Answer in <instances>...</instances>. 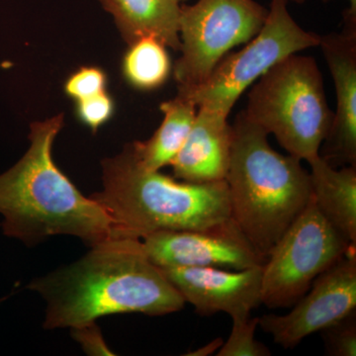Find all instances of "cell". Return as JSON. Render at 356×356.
<instances>
[{
	"instance_id": "ac0fdd59",
	"label": "cell",
	"mask_w": 356,
	"mask_h": 356,
	"mask_svg": "<svg viewBox=\"0 0 356 356\" xmlns=\"http://www.w3.org/2000/svg\"><path fill=\"white\" fill-rule=\"evenodd\" d=\"M259 318L233 320L231 334L218 350V356H269L270 350L254 334Z\"/></svg>"
},
{
	"instance_id": "d6986e66",
	"label": "cell",
	"mask_w": 356,
	"mask_h": 356,
	"mask_svg": "<svg viewBox=\"0 0 356 356\" xmlns=\"http://www.w3.org/2000/svg\"><path fill=\"white\" fill-rule=\"evenodd\" d=\"M322 334L327 355H356L355 312L331 327L323 330Z\"/></svg>"
},
{
	"instance_id": "ffe728a7",
	"label": "cell",
	"mask_w": 356,
	"mask_h": 356,
	"mask_svg": "<svg viewBox=\"0 0 356 356\" xmlns=\"http://www.w3.org/2000/svg\"><path fill=\"white\" fill-rule=\"evenodd\" d=\"M106 74L99 67H83L74 72L65 83V95L81 100L106 90Z\"/></svg>"
},
{
	"instance_id": "4fadbf2b",
	"label": "cell",
	"mask_w": 356,
	"mask_h": 356,
	"mask_svg": "<svg viewBox=\"0 0 356 356\" xmlns=\"http://www.w3.org/2000/svg\"><path fill=\"white\" fill-rule=\"evenodd\" d=\"M228 117L217 110L198 107L191 132L170 163L175 178L191 184L226 179L234 139Z\"/></svg>"
},
{
	"instance_id": "ba28073f",
	"label": "cell",
	"mask_w": 356,
	"mask_h": 356,
	"mask_svg": "<svg viewBox=\"0 0 356 356\" xmlns=\"http://www.w3.org/2000/svg\"><path fill=\"white\" fill-rule=\"evenodd\" d=\"M267 14L268 9L254 0H198L181 6V57L173 70L177 92L203 83L232 49L261 31Z\"/></svg>"
},
{
	"instance_id": "5bb4252c",
	"label": "cell",
	"mask_w": 356,
	"mask_h": 356,
	"mask_svg": "<svg viewBox=\"0 0 356 356\" xmlns=\"http://www.w3.org/2000/svg\"><path fill=\"white\" fill-rule=\"evenodd\" d=\"M113 16L122 38L129 44L154 37L168 48L180 51V4L172 0H99Z\"/></svg>"
},
{
	"instance_id": "5b68a950",
	"label": "cell",
	"mask_w": 356,
	"mask_h": 356,
	"mask_svg": "<svg viewBox=\"0 0 356 356\" xmlns=\"http://www.w3.org/2000/svg\"><path fill=\"white\" fill-rule=\"evenodd\" d=\"M243 111L268 135L273 134L288 154L307 163L318 156L334 119L317 62L297 54L259 77Z\"/></svg>"
},
{
	"instance_id": "8992f818",
	"label": "cell",
	"mask_w": 356,
	"mask_h": 356,
	"mask_svg": "<svg viewBox=\"0 0 356 356\" xmlns=\"http://www.w3.org/2000/svg\"><path fill=\"white\" fill-rule=\"evenodd\" d=\"M289 0H271L261 31L242 50L227 54L200 86L177 92L197 107L229 115L243 91L288 56L318 47L321 35L305 31L288 10Z\"/></svg>"
},
{
	"instance_id": "7402d4cb",
	"label": "cell",
	"mask_w": 356,
	"mask_h": 356,
	"mask_svg": "<svg viewBox=\"0 0 356 356\" xmlns=\"http://www.w3.org/2000/svg\"><path fill=\"white\" fill-rule=\"evenodd\" d=\"M72 336L77 339L90 355H112L103 341L99 330L95 323L83 325V327L72 329Z\"/></svg>"
},
{
	"instance_id": "6da1fadb",
	"label": "cell",
	"mask_w": 356,
	"mask_h": 356,
	"mask_svg": "<svg viewBox=\"0 0 356 356\" xmlns=\"http://www.w3.org/2000/svg\"><path fill=\"white\" fill-rule=\"evenodd\" d=\"M47 302L44 329L76 327L113 314L163 316L184 309V299L142 242L124 238L91 248L72 266L32 281Z\"/></svg>"
},
{
	"instance_id": "e0dca14e",
	"label": "cell",
	"mask_w": 356,
	"mask_h": 356,
	"mask_svg": "<svg viewBox=\"0 0 356 356\" xmlns=\"http://www.w3.org/2000/svg\"><path fill=\"white\" fill-rule=\"evenodd\" d=\"M168 47L154 37H145L129 44L124 56V76L140 90H154L165 83L172 72Z\"/></svg>"
},
{
	"instance_id": "3957f363",
	"label": "cell",
	"mask_w": 356,
	"mask_h": 356,
	"mask_svg": "<svg viewBox=\"0 0 356 356\" xmlns=\"http://www.w3.org/2000/svg\"><path fill=\"white\" fill-rule=\"evenodd\" d=\"M226 182L231 217L252 247L267 254L312 197L310 172L301 159L271 147L268 134L240 112Z\"/></svg>"
},
{
	"instance_id": "52a82bcc",
	"label": "cell",
	"mask_w": 356,
	"mask_h": 356,
	"mask_svg": "<svg viewBox=\"0 0 356 356\" xmlns=\"http://www.w3.org/2000/svg\"><path fill=\"white\" fill-rule=\"evenodd\" d=\"M351 247L356 245L330 224L311 197L267 254L262 266L261 303L269 309L294 305Z\"/></svg>"
},
{
	"instance_id": "44dd1931",
	"label": "cell",
	"mask_w": 356,
	"mask_h": 356,
	"mask_svg": "<svg viewBox=\"0 0 356 356\" xmlns=\"http://www.w3.org/2000/svg\"><path fill=\"white\" fill-rule=\"evenodd\" d=\"M114 102L106 90L84 99L77 100L76 113L79 120L96 132L110 120L114 113Z\"/></svg>"
},
{
	"instance_id": "9a60e30c",
	"label": "cell",
	"mask_w": 356,
	"mask_h": 356,
	"mask_svg": "<svg viewBox=\"0 0 356 356\" xmlns=\"http://www.w3.org/2000/svg\"><path fill=\"white\" fill-rule=\"evenodd\" d=\"M308 163L312 197L318 211L348 243L356 245V166L334 168L320 154Z\"/></svg>"
},
{
	"instance_id": "cb8c5ba5",
	"label": "cell",
	"mask_w": 356,
	"mask_h": 356,
	"mask_svg": "<svg viewBox=\"0 0 356 356\" xmlns=\"http://www.w3.org/2000/svg\"><path fill=\"white\" fill-rule=\"evenodd\" d=\"M324 2H329L331 0H323ZM350 1V8L344 13V19L356 21V0H348Z\"/></svg>"
},
{
	"instance_id": "d4e9b609",
	"label": "cell",
	"mask_w": 356,
	"mask_h": 356,
	"mask_svg": "<svg viewBox=\"0 0 356 356\" xmlns=\"http://www.w3.org/2000/svg\"><path fill=\"white\" fill-rule=\"evenodd\" d=\"M289 1L294 2V3L303 4L305 3L306 0H289Z\"/></svg>"
},
{
	"instance_id": "7a4b0ae2",
	"label": "cell",
	"mask_w": 356,
	"mask_h": 356,
	"mask_svg": "<svg viewBox=\"0 0 356 356\" xmlns=\"http://www.w3.org/2000/svg\"><path fill=\"white\" fill-rule=\"evenodd\" d=\"M63 126L64 114L33 122L29 149L15 165L0 175L4 235L30 245L47 236L70 235L91 248L129 238L106 210L83 196L54 163L51 149Z\"/></svg>"
},
{
	"instance_id": "484cf974",
	"label": "cell",
	"mask_w": 356,
	"mask_h": 356,
	"mask_svg": "<svg viewBox=\"0 0 356 356\" xmlns=\"http://www.w3.org/2000/svg\"><path fill=\"white\" fill-rule=\"evenodd\" d=\"M172 1L175 2V3L180 4L181 2L186 1V0H172Z\"/></svg>"
},
{
	"instance_id": "4316f807",
	"label": "cell",
	"mask_w": 356,
	"mask_h": 356,
	"mask_svg": "<svg viewBox=\"0 0 356 356\" xmlns=\"http://www.w3.org/2000/svg\"><path fill=\"white\" fill-rule=\"evenodd\" d=\"M1 302H2V300H0V303H1Z\"/></svg>"
},
{
	"instance_id": "2e32d148",
	"label": "cell",
	"mask_w": 356,
	"mask_h": 356,
	"mask_svg": "<svg viewBox=\"0 0 356 356\" xmlns=\"http://www.w3.org/2000/svg\"><path fill=\"white\" fill-rule=\"evenodd\" d=\"M159 109L163 120L158 130L145 142L132 143L136 159L147 170L170 165L191 132L198 107L188 98L177 95L161 103Z\"/></svg>"
},
{
	"instance_id": "8fae6325",
	"label": "cell",
	"mask_w": 356,
	"mask_h": 356,
	"mask_svg": "<svg viewBox=\"0 0 356 356\" xmlns=\"http://www.w3.org/2000/svg\"><path fill=\"white\" fill-rule=\"evenodd\" d=\"M161 269L199 315L226 313L232 320L248 318L262 304V266L233 271L216 267Z\"/></svg>"
},
{
	"instance_id": "277c9868",
	"label": "cell",
	"mask_w": 356,
	"mask_h": 356,
	"mask_svg": "<svg viewBox=\"0 0 356 356\" xmlns=\"http://www.w3.org/2000/svg\"><path fill=\"white\" fill-rule=\"evenodd\" d=\"M103 191L91 199L100 204L129 238L142 240L159 231L202 229L231 218L226 180L179 182L140 165L132 144L103 159Z\"/></svg>"
},
{
	"instance_id": "30bf717a",
	"label": "cell",
	"mask_w": 356,
	"mask_h": 356,
	"mask_svg": "<svg viewBox=\"0 0 356 356\" xmlns=\"http://www.w3.org/2000/svg\"><path fill=\"white\" fill-rule=\"evenodd\" d=\"M140 242L147 259L161 268L216 267L242 270L264 266L266 261L232 217L207 229L156 232Z\"/></svg>"
},
{
	"instance_id": "9c48e42d",
	"label": "cell",
	"mask_w": 356,
	"mask_h": 356,
	"mask_svg": "<svg viewBox=\"0 0 356 356\" xmlns=\"http://www.w3.org/2000/svg\"><path fill=\"white\" fill-rule=\"evenodd\" d=\"M285 315L267 314L259 325L278 346L293 348L305 337L331 327L356 309V247L320 274Z\"/></svg>"
},
{
	"instance_id": "603a6c76",
	"label": "cell",
	"mask_w": 356,
	"mask_h": 356,
	"mask_svg": "<svg viewBox=\"0 0 356 356\" xmlns=\"http://www.w3.org/2000/svg\"><path fill=\"white\" fill-rule=\"evenodd\" d=\"M222 343V339H216L211 343L206 344L203 348H198L197 350L192 351L191 353H187V355L192 356H207L212 355L213 353H216L221 348Z\"/></svg>"
},
{
	"instance_id": "7c38bea8",
	"label": "cell",
	"mask_w": 356,
	"mask_h": 356,
	"mask_svg": "<svg viewBox=\"0 0 356 356\" xmlns=\"http://www.w3.org/2000/svg\"><path fill=\"white\" fill-rule=\"evenodd\" d=\"M344 23L343 33L321 35L318 44L337 95V111L318 154L334 168L356 166V24Z\"/></svg>"
}]
</instances>
